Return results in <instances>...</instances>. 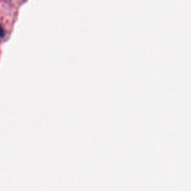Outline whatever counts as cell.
<instances>
[{
    "label": "cell",
    "instance_id": "obj_1",
    "mask_svg": "<svg viewBox=\"0 0 191 191\" xmlns=\"http://www.w3.org/2000/svg\"><path fill=\"white\" fill-rule=\"evenodd\" d=\"M5 35V32L4 28H3V27L0 25V38L4 37Z\"/></svg>",
    "mask_w": 191,
    "mask_h": 191
}]
</instances>
